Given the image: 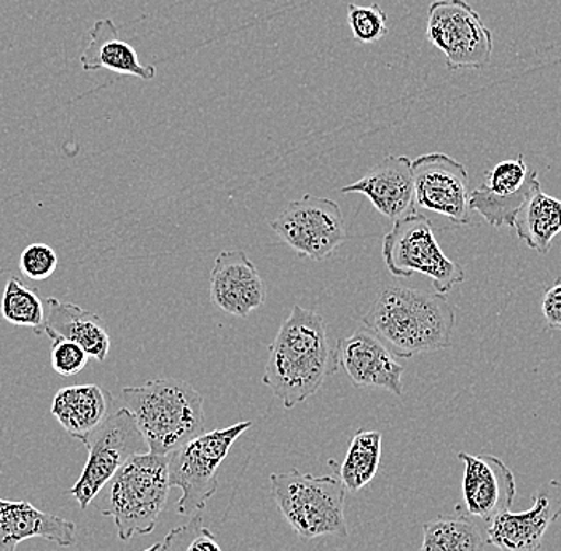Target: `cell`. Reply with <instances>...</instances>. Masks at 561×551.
I'll list each match as a JSON object with an SVG mask.
<instances>
[{
    "label": "cell",
    "mask_w": 561,
    "mask_h": 551,
    "mask_svg": "<svg viewBox=\"0 0 561 551\" xmlns=\"http://www.w3.org/2000/svg\"><path fill=\"white\" fill-rule=\"evenodd\" d=\"M339 367L324 318L296 305L268 347L262 382L293 410L321 391Z\"/></svg>",
    "instance_id": "cell-1"
},
{
    "label": "cell",
    "mask_w": 561,
    "mask_h": 551,
    "mask_svg": "<svg viewBox=\"0 0 561 551\" xmlns=\"http://www.w3.org/2000/svg\"><path fill=\"white\" fill-rule=\"evenodd\" d=\"M363 324L396 357L412 359L454 345L456 312L444 294L386 286Z\"/></svg>",
    "instance_id": "cell-2"
},
{
    "label": "cell",
    "mask_w": 561,
    "mask_h": 551,
    "mask_svg": "<svg viewBox=\"0 0 561 551\" xmlns=\"http://www.w3.org/2000/svg\"><path fill=\"white\" fill-rule=\"evenodd\" d=\"M122 399L153 455H171L205 432L203 395L181 379H149L123 389Z\"/></svg>",
    "instance_id": "cell-3"
},
{
    "label": "cell",
    "mask_w": 561,
    "mask_h": 551,
    "mask_svg": "<svg viewBox=\"0 0 561 551\" xmlns=\"http://www.w3.org/2000/svg\"><path fill=\"white\" fill-rule=\"evenodd\" d=\"M170 490L168 456L142 452L129 459L94 501L104 517L114 519L118 539L128 542L156 529Z\"/></svg>",
    "instance_id": "cell-4"
},
{
    "label": "cell",
    "mask_w": 561,
    "mask_h": 551,
    "mask_svg": "<svg viewBox=\"0 0 561 551\" xmlns=\"http://www.w3.org/2000/svg\"><path fill=\"white\" fill-rule=\"evenodd\" d=\"M270 487L280 515L300 539L348 537L346 487L340 477H316L293 469L272 473Z\"/></svg>",
    "instance_id": "cell-5"
},
{
    "label": "cell",
    "mask_w": 561,
    "mask_h": 551,
    "mask_svg": "<svg viewBox=\"0 0 561 551\" xmlns=\"http://www.w3.org/2000/svg\"><path fill=\"white\" fill-rule=\"evenodd\" d=\"M251 427L252 421H243L226 429L202 432L168 455L170 486L182 491L178 501L179 515L191 517L196 512H203L219 487L217 472L226 461L228 451Z\"/></svg>",
    "instance_id": "cell-6"
},
{
    "label": "cell",
    "mask_w": 561,
    "mask_h": 551,
    "mask_svg": "<svg viewBox=\"0 0 561 551\" xmlns=\"http://www.w3.org/2000/svg\"><path fill=\"white\" fill-rule=\"evenodd\" d=\"M383 260L392 276L427 277L437 294L450 292L466 279L462 266L442 251L433 222L419 210L394 220L383 238Z\"/></svg>",
    "instance_id": "cell-7"
},
{
    "label": "cell",
    "mask_w": 561,
    "mask_h": 551,
    "mask_svg": "<svg viewBox=\"0 0 561 551\" xmlns=\"http://www.w3.org/2000/svg\"><path fill=\"white\" fill-rule=\"evenodd\" d=\"M88 449L87 464L69 496L85 510L105 484L135 456L149 452L135 416L128 409L114 410L111 416L83 441Z\"/></svg>",
    "instance_id": "cell-8"
},
{
    "label": "cell",
    "mask_w": 561,
    "mask_h": 551,
    "mask_svg": "<svg viewBox=\"0 0 561 551\" xmlns=\"http://www.w3.org/2000/svg\"><path fill=\"white\" fill-rule=\"evenodd\" d=\"M426 37L445 55L451 72L485 69L493 56V34L466 0H434L427 10Z\"/></svg>",
    "instance_id": "cell-9"
},
{
    "label": "cell",
    "mask_w": 561,
    "mask_h": 551,
    "mask_svg": "<svg viewBox=\"0 0 561 551\" xmlns=\"http://www.w3.org/2000/svg\"><path fill=\"white\" fill-rule=\"evenodd\" d=\"M270 227L298 255L314 262H324L348 240L340 206L310 193L289 203Z\"/></svg>",
    "instance_id": "cell-10"
},
{
    "label": "cell",
    "mask_w": 561,
    "mask_h": 551,
    "mask_svg": "<svg viewBox=\"0 0 561 551\" xmlns=\"http://www.w3.org/2000/svg\"><path fill=\"white\" fill-rule=\"evenodd\" d=\"M415 209L447 217L456 225L471 223L469 174L447 153L434 152L412 161Z\"/></svg>",
    "instance_id": "cell-11"
},
{
    "label": "cell",
    "mask_w": 561,
    "mask_h": 551,
    "mask_svg": "<svg viewBox=\"0 0 561 551\" xmlns=\"http://www.w3.org/2000/svg\"><path fill=\"white\" fill-rule=\"evenodd\" d=\"M541 190L538 173L524 156L501 161L486 171L482 184L469 195V207L494 228H514L515 216L533 193Z\"/></svg>",
    "instance_id": "cell-12"
},
{
    "label": "cell",
    "mask_w": 561,
    "mask_h": 551,
    "mask_svg": "<svg viewBox=\"0 0 561 551\" xmlns=\"http://www.w3.org/2000/svg\"><path fill=\"white\" fill-rule=\"evenodd\" d=\"M561 517V482L541 484L533 507L522 514L511 510L497 515L486 526V543L503 551H541L550 526Z\"/></svg>",
    "instance_id": "cell-13"
},
{
    "label": "cell",
    "mask_w": 561,
    "mask_h": 551,
    "mask_svg": "<svg viewBox=\"0 0 561 551\" xmlns=\"http://www.w3.org/2000/svg\"><path fill=\"white\" fill-rule=\"evenodd\" d=\"M465 462L462 502L469 517L482 519L486 525L497 515L511 510L517 494L514 473L496 456H473L458 452Z\"/></svg>",
    "instance_id": "cell-14"
},
{
    "label": "cell",
    "mask_w": 561,
    "mask_h": 551,
    "mask_svg": "<svg viewBox=\"0 0 561 551\" xmlns=\"http://www.w3.org/2000/svg\"><path fill=\"white\" fill-rule=\"evenodd\" d=\"M209 292L214 307L234 318H248L266 300V287L257 266L243 251H224L217 255Z\"/></svg>",
    "instance_id": "cell-15"
},
{
    "label": "cell",
    "mask_w": 561,
    "mask_h": 551,
    "mask_svg": "<svg viewBox=\"0 0 561 551\" xmlns=\"http://www.w3.org/2000/svg\"><path fill=\"white\" fill-rule=\"evenodd\" d=\"M336 356L356 388H381L396 397L403 395L402 365L367 329L340 340Z\"/></svg>",
    "instance_id": "cell-16"
},
{
    "label": "cell",
    "mask_w": 561,
    "mask_h": 551,
    "mask_svg": "<svg viewBox=\"0 0 561 551\" xmlns=\"http://www.w3.org/2000/svg\"><path fill=\"white\" fill-rule=\"evenodd\" d=\"M343 195L360 193L381 216L398 220L415 213L412 160L388 156L359 181L340 190Z\"/></svg>",
    "instance_id": "cell-17"
},
{
    "label": "cell",
    "mask_w": 561,
    "mask_h": 551,
    "mask_svg": "<svg viewBox=\"0 0 561 551\" xmlns=\"http://www.w3.org/2000/svg\"><path fill=\"white\" fill-rule=\"evenodd\" d=\"M76 532V523L38 510L31 502L0 500V551H16L30 539L72 547Z\"/></svg>",
    "instance_id": "cell-18"
},
{
    "label": "cell",
    "mask_w": 561,
    "mask_h": 551,
    "mask_svg": "<svg viewBox=\"0 0 561 551\" xmlns=\"http://www.w3.org/2000/svg\"><path fill=\"white\" fill-rule=\"evenodd\" d=\"M114 410V397L96 384L59 389L51 402L53 416L70 437L82 444Z\"/></svg>",
    "instance_id": "cell-19"
},
{
    "label": "cell",
    "mask_w": 561,
    "mask_h": 551,
    "mask_svg": "<svg viewBox=\"0 0 561 551\" xmlns=\"http://www.w3.org/2000/svg\"><path fill=\"white\" fill-rule=\"evenodd\" d=\"M47 307L44 333H47L48 338H65L77 343L98 363L107 359L111 335L100 315L83 310L79 305L59 301L58 298H48Z\"/></svg>",
    "instance_id": "cell-20"
},
{
    "label": "cell",
    "mask_w": 561,
    "mask_h": 551,
    "mask_svg": "<svg viewBox=\"0 0 561 551\" xmlns=\"http://www.w3.org/2000/svg\"><path fill=\"white\" fill-rule=\"evenodd\" d=\"M80 66L85 72L104 69L147 82L157 77L156 66L140 62L138 51L118 37L117 26L108 18L96 21L91 27L90 42L80 55Z\"/></svg>",
    "instance_id": "cell-21"
},
{
    "label": "cell",
    "mask_w": 561,
    "mask_h": 551,
    "mask_svg": "<svg viewBox=\"0 0 561 551\" xmlns=\"http://www.w3.org/2000/svg\"><path fill=\"white\" fill-rule=\"evenodd\" d=\"M518 240L529 249L547 254L552 241L561 233V202L542 190L533 193L515 216Z\"/></svg>",
    "instance_id": "cell-22"
},
{
    "label": "cell",
    "mask_w": 561,
    "mask_h": 551,
    "mask_svg": "<svg viewBox=\"0 0 561 551\" xmlns=\"http://www.w3.org/2000/svg\"><path fill=\"white\" fill-rule=\"evenodd\" d=\"M383 435L377 431H359L351 438L339 477L350 493L364 490L377 475L381 461Z\"/></svg>",
    "instance_id": "cell-23"
},
{
    "label": "cell",
    "mask_w": 561,
    "mask_h": 551,
    "mask_svg": "<svg viewBox=\"0 0 561 551\" xmlns=\"http://www.w3.org/2000/svg\"><path fill=\"white\" fill-rule=\"evenodd\" d=\"M420 551H486V537L462 515L438 517L424 523Z\"/></svg>",
    "instance_id": "cell-24"
},
{
    "label": "cell",
    "mask_w": 561,
    "mask_h": 551,
    "mask_svg": "<svg viewBox=\"0 0 561 551\" xmlns=\"http://www.w3.org/2000/svg\"><path fill=\"white\" fill-rule=\"evenodd\" d=\"M0 312L7 322L16 328L33 329L37 335L44 333V301L16 277L7 280L0 301Z\"/></svg>",
    "instance_id": "cell-25"
},
{
    "label": "cell",
    "mask_w": 561,
    "mask_h": 551,
    "mask_svg": "<svg viewBox=\"0 0 561 551\" xmlns=\"http://www.w3.org/2000/svg\"><path fill=\"white\" fill-rule=\"evenodd\" d=\"M160 551H222V549L217 537L203 525L202 512H196L187 525L179 526L164 537Z\"/></svg>",
    "instance_id": "cell-26"
},
{
    "label": "cell",
    "mask_w": 561,
    "mask_h": 551,
    "mask_svg": "<svg viewBox=\"0 0 561 551\" xmlns=\"http://www.w3.org/2000/svg\"><path fill=\"white\" fill-rule=\"evenodd\" d=\"M348 26L354 41L359 44H375L389 33L388 13L378 3L371 5H348Z\"/></svg>",
    "instance_id": "cell-27"
},
{
    "label": "cell",
    "mask_w": 561,
    "mask_h": 551,
    "mask_svg": "<svg viewBox=\"0 0 561 551\" xmlns=\"http://www.w3.org/2000/svg\"><path fill=\"white\" fill-rule=\"evenodd\" d=\"M58 268V255L53 248L42 242L27 245L20 255L21 275L31 280L48 279Z\"/></svg>",
    "instance_id": "cell-28"
},
{
    "label": "cell",
    "mask_w": 561,
    "mask_h": 551,
    "mask_svg": "<svg viewBox=\"0 0 561 551\" xmlns=\"http://www.w3.org/2000/svg\"><path fill=\"white\" fill-rule=\"evenodd\" d=\"M88 359L90 356L87 351L77 343L65 338L53 340L51 367L61 377L69 378L80 374L87 367Z\"/></svg>",
    "instance_id": "cell-29"
},
{
    "label": "cell",
    "mask_w": 561,
    "mask_h": 551,
    "mask_svg": "<svg viewBox=\"0 0 561 551\" xmlns=\"http://www.w3.org/2000/svg\"><path fill=\"white\" fill-rule=\"evenodd\" d=\"M542 314L550 328L561 330V280L543 294Z\"/></svg>",
    "instance_id": "cell-30"
},
{
    "label": "cell",
    "mask_w": 561,
    "mask_h": 551,
    "mask_svg": "<svg viewBox=\"0 0 561 551\" xmlns=\"http://www.w3.org/2000/svg\"><path fill=\"white\" fill-rule=\"evenodd\" d=\"M160 549H161V542L156 543V546L149 547V549L142 550V551H160Z\"/></svg>",
    "instance_id": "cell-31"
}]
</instances>
